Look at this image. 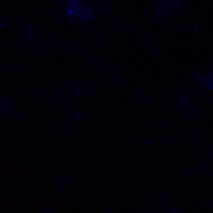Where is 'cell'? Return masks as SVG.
Masks as SVG:
<instances>
[{"instance_id":"cell-3","label":"cell","mask_w":213,"mask_h":213,"mask_svg":"<svg viewBox=\"0 0 213 213\" xmlns=\"http://www.w3.org/2000/svg\"><path fill=\"white\" fill-rule=\"evenodd\" d=\"M205 82L208 87L213 89V73L210 74L204 79Z\"/></svg>"},{"instance_id":"cell-2","label":"cell","mask_w":213,"mask_h":213,"mask_svg":"<svg viewBox=\"0 0 213 213\" xmlns=\"http://www.w3.org/2000/svg\"><path fill=\"white\" fill-rule=\"evenodd\" d=\"M177 104L179 107L185 110L188 108L190 105V101L188 97L185 96H182L177 99Z\"/></svg>"},{"instance_id":"cell-1","label":"cell","mask_w":213,"mask_h":213,"mask_svg":"<svg viewBox=\"0 0 213 213\" xmlns=\"http://www.w3.org/2000/svg\"><path fill=\"white\" fill-rule=\"evenodd\" d=\"M82 5L77 1H73L68 4V13L71 15H78L82 11Z\"/></svg>"},{"instance_id":"cell-4","label":"cell","mask_w":213,"mask_h":213,"mask_svg":"<svg viewBox=\"0 0 213 213\" xmlns=\"http://www.w3.org/2000/svg\"><path fill=\"white\" fill-rule=\"evenodd\" d=\"M209 156L211 158H213V152H211L209 153Z\"/></svg>"}]
</instances>
